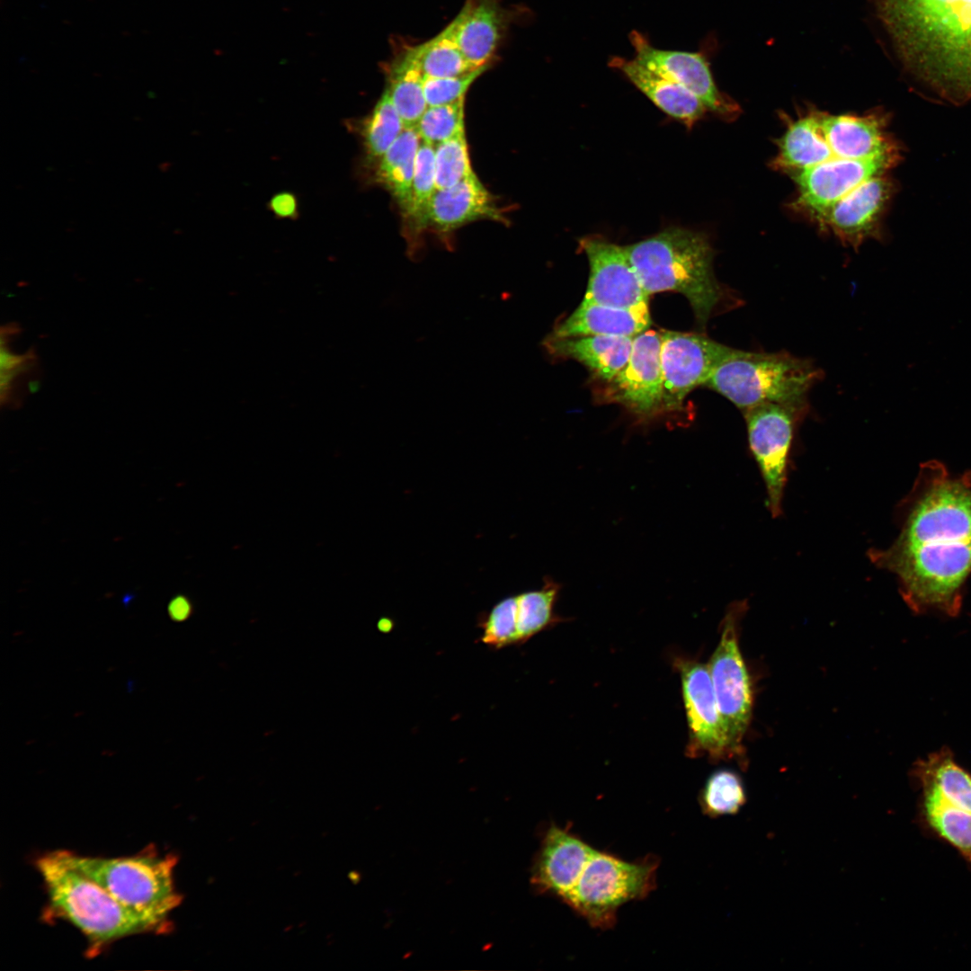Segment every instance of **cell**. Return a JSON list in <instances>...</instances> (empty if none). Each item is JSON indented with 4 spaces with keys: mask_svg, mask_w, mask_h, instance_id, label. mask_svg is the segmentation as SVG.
Listing matches in <instances>:
<instances>
[{
    "mask_svg": "<svg viewBox=\"0 0 971 971\" xmlns=\"http://www.w3.org/2000/svg\"><path fill=\"white\" fill-rule=\"evenodd\" d=\"M269 207L275 216L280 218H292L298 215V202L294 194L281 192L275 194L269 202Z\"/></svg>",
    "mask_w": 971,
    "mask_h": 971,
    "instance_id": "8d00e7d4",
    "label": "cell"
},
{
    "mask_svg": "<svg viewBox=\"0 0 971 971\" xmlns=\"http://www.w3.org/2000/svg\"><path fill=\"white\" fill-rule=\"evenodd\" d=\"M915 776L934 785L949 803L971 812V775L948 749L930 754L915 766Z\"/></svg>",
    "mask_w": 971,
    "mask_h": 971,
    "instance_id": "f546056e",
    "label": "cell"
},
{
    "mask_svg": "<svg viewBox=\"0 0 971 971\" xmlns=\"http://www.w3.org/2000/svg\"><path fill=\"white\" fill-rule=\"evenodd\" d=\"M423 81V75L407 50L389 67L386 89L405 128L415 127L428 107Z\"/></svg>",
    "mask_w": 971,
    "mask_h": 971,
    "instance_id": "83f0119b",
    "label": "cell"
},
{
    "mask_svg": "<svg viewBox=\"0 0 971 971\" xmlns=\"http://www.w3.org/2000/svg\"><path fill=\"white\" fill-rule=\"evenodd\" d=\"M608 65L619 71L656 107L691 128L707 111L692 93L673 79L657 73L636 58L612 56Z\"/></svg>",
    "mask_w": 971,
    "mask_h": 971,
    "instance_id": "7402d4cb",
    "label": "cell"
},
{
    "mask_svg": "<svg viewBox=\"0 0 971 971\" xmlns=\"http://www.w3.org/2000/svg\"><path fill=\"white\" fill-rule=\"evenodd\" d=\"M903 158V149L868 159L832 158L795 173L798 204L820 218L836 201L866 181L887 174Z\"/></svg>",
    "mask_w": 971,
    "mask_h": 971,
    "instance_id": "4fadbf2b",
    "label": "cell"
},
{
    "mask_svg": "<svg viewBox=\"0 0 971 971\" xmlns=\"http://www.w3.org/2000/svg\"><path fill=\"white\" fill-rule=\"evenodd\" d=\"M167 612L172 620L182 622L191 616L192 606L186 596L179 594L173 597L169 601Z\"/></svg>",
    "mask_w": 971,
    "mask_h": 971,
    "instance_id": "74e56055",
    "label": "cell"
},
{
    "mask_svg": "<svg viewBox=\"0 0 971 971\" xmlns=\"http://www.w3.org/2000/svg\"><path fill=\"white\" fill-rule=\"evenodd\" d=\"M677 664L690 731L689 755H705L712 761L735 759L708 664L685 659Z\"/></svg>",
    "mask_w": 971,
    "mask_h": 971,
    "instance_id": "5bb4252c",
    "label": "cell"
},
{
    "mask_svg": "<svg viewBox=\"0 0 971 971\" xmlns=\"http://www.w3.org/2000/svg\"><path fill=\"white\" fill-rule=\"evenodd\" d=\"M920 783L928 824L971 864V812L949 803L931 783L925 780Z\"/></svg>",
    "mask_w": 971,
    "mask_h": 971,
    "instance_id": "4316f807",
    "label": "cell"
},
{
    "mask_svg": "<svg viewBox=\"0 0 971 971\" xmlns=\"http://www.w3.org/2000/svg\"><path fill=\"white\" fill-rule=\"evenodd\" d=\"M436 189H447L475 174L465 131L434 147Z\"/></svg>",
    "mask_w": 971,
    "mask_h": 971,
    "instance_id": "836d02e7",
    "label": "cell"
},
{
    "mask_svg": "<svg viewBox=\"0 0 971 971\" xmlns=\"http://www.w3.org/2000/svg\"><path fill=\"white\" fill-rule=\"evenodd\" d=\"M662 338V332L648 329L634 337L627 364L605 382L604 402L619 404L643 421L663 412Z\"/></svg>",
    "mask_w": 971,
    "mask_h": 971,
    "instance_id": "7c38bea8",
    "label": "cell"
},
{
    "mask_svg": "<svg viewBox=\"0 0 971 971\" xmlns=\"http://www.w3.org/2000/svg\"><path fill=\"white\" fill-rule=\"evenodd\" d=\"M628 39L637 61L685 87L700 100L707 111L726 119L738 113L737 104L718 90L705 51L658 49L636 30L630 31Z\"/></svg>",
    "mask_w": 971,
    "mask_h": 971,
    "instance_id": "9a60e30c",
    "label": "cell"
},
{
    "mask_svg": "<svg viewBox=\"0 0 971 971\" xmlns=\"http://www.w3.org/2000/svg\"><path fill=\"white\" fill-rule=\"evenodd\" d=\"M650 324L647 302L624 308L582 301L548 335L556 338L587 335L635 337L647 330Z\"/></svg>",
    "mask_w": 971,
    "mask_h": 971,
    "instance_id": "603a6c76",
    "label": "cell"
},
{
    "mask_svg": "<svg viewBox=\"0 0 971 971\" xmlns=\"http://www.w3.org/2000/svg\"><path fill=\"white\" fill-rule=\"evenodd\" d=\"M593 850L568 827L552 824L545 833L533 861L530 877L533 888L563 900L576 883Z\"/></svg>",
    "mask_w": 971,
    "mask_h": 971,
    "instance_id": "ac0fdd59",
    "label": "cell"
},
{
    "mask_svg": "<svg viewBox=\"0 0 971 971\" xmlns=\"http://www.w3.org/2000/svg\"><path fill=\"white\" fill-rule=\"evenodd\" d=\"M435 148L421 142L415 160L414 173L410 195L403 218L407 228L410 249L416 247V239L428 227V210L436 192L435 183Z\"/></svg>",
    "mask_w": 971,
    "mask_h": 971,
    "instance_id": "f1b7e54d",
    "label": "cell"
},
{
    "mask_svg": "<svg viewBox=\"0 0 971 971\" xmlns=\"http://www.w3.org/2000/svg\"><path fill=\"white\" fill-rule=\"evenodd\" d=\"M405 129V123L385 89L360 128L367 161L376 164Z\"/></svg>",
    "mask_w": 971,
    "mask_h": 971,
    "instance_id": "1f68e13d",
    "label": "cell"
},
{
    "mask_svg": "<svg viewBox=\"0 0 971 971\" xmlns=\"http://www.w3.org/2000/svg\"><path fill=\"white\" fill-rule=\"evenodd\" d=\"M662 337L663 412L680 411L688 394L704 386L735 349L700 334L665 331Z\"/></svg>",
    "mask_w": 971,
    "mask_h": 971,
    "instance_id": "30bf717a",
    "label": "cell"
},
{
    "mask_svg": "<svg viewBox=\"0 0 971 971\" xmlns=\"http://www.w3.org/2000/svg\"><path fill=\"white\" fill-rule=\"evenodd\" d=\"M507 16L498 0H468L450 23L471 66L477 68L489 65L506 29Z\"/></svg>",
    "mask_w": 971,
    "mask_h": 971,
    "instance_id": "44dd1931",
    "label": "cell"
},
{
    "mask_svg": "<svg viewBox=\"0 0 971 971\" xmlns=\"http://www.w3.org/2000/svg\"><path fill=\"white\" fill-rule=\"evenodd\" d=\"M465 99L459 102L428 106L415 129L421 140L433 147L465 131Z\"/></svg>",
    "mask_w": 971,
    "mask_h": 971,
    "instance_id": "e575fe53",
    "label": "cell"
},
{
    "mask_svg": "<svg viewBox=\"0 0 971 971\" xmlns=\"http://www.w3.org/2000/svg\"><path fill=\"white\" fill-rule=\"evenodd\" d=\"M900 521L896 539L870 549V560L897 577L913 611L957 615L971 574V472L953 475L939 461L923 463L901 503Z\"/></svg>",
    "mask_w": 971,
    "mask_h": 971,
    "instance_id": "6da1fadb",
    "label": "cell"
},
{
    "mask_svg": "<svg viewBox=\"0 0 971 971\" xmlns=\"http://www.w3.org/2000/svg\"><path fill=\"white\" fill-rule=\"evenodd\" d=\"M36 867L45 885L49 913L78 929L93 950L124 937L168 928L167 923L118 902L72 866L62 850L44 854L37 860Z\"/></svg>",
    "mask_w": 971,
    "mask_h": 971,
    "instance_id": "277c9868",
    "label": "cell"
},
{
    "mask_svg": "<svg viewBox=\"0 0 971 971\" xmlns=\"http://www.w3.org/2000/svg\"><path fill=\"white\" fill-rule=\"evenodd\" d=\"M658 860L625 861L593 850L576 883L562 900L593 928H611L619 906L646 897L655 887Z\"/></svg>",
    "mask_w": 971,
    "mask_h": 971,
    "instance_id": "52a82bcc",
    "label": "cell"
},
{
    "mask_svg": "<svg viewBox=\"0 0 971 971\" xmlns=\"http://www.w3.org/2000/svg\"><path fill=\"white\" fill-rule=\"evenodd\" d=\"M421 142L415 127L405 128L376 163L374 180L387 189L402 212L408 202Z\"/></svg>",
    "mask_w": 971,
    "mask_h": 971,
    "instance_id": "484cf974",
    "label": "cell"
},
{
    "mask_svg": "<svg viewBox=\"0 0 971 971\" xmlns=\"http://www.w3.org/2000/svg\"><path fill=\"white\" fill-rule=\"evenodd\" d=\"M634 337L587 335L556 338L548 335L542 343L555 358L575 360L604 382L610 381L627 364Z\"/></svg>",
    "mask_w": 971,
    "mask_h": 971,
    "instance_id": "cb8c5ba5",
    "label": "cell"
},
{
    "mask_svg": "<svg viewBox=\"0 0 971 971\" xmlns=\"http://www.w3.org/2000/svg\"><path fill=\"white\" fill-rule=\"evenodd\" d=\"M407 52L424 77L456 76L476 69L461 52L450 24Z\"/></svg>",
    "mask_w": 971,
    "mask_h": 971,
    "instance_id": "4dcf8cb0",
    "label": "cell"
},
{
    "mask_svg": "<svg viewBox=\"0 0 971 971\" xmlns=\"http://www.w3.org/2000/svg\"><path fill=\"white\" fill-rule=\"evenodd\" d=\"M745 601L731 604L721 623L719 642L708 664L714 691L735 758L743 761L744 736L753 713V688L739 646Z\"/></svg>",
    "mask_w": 971,
    "mask_h": 971,
    "instance_id": "ba28073f",
    "label": "cell"
},
{
    "mask_svg": "<svg viewBox=\"0 0 971 971\" xmlns=\"http://www.w3.org/2000/svg\"><path fill=\"white\" fill-rule=\"evenodd\" d=\"M820 113L811 110L792 120L778 140L774 165L797 173L834 158L824 136Z\"/></svg>",
    "mask_w": 971,
    "mask_h": 971,
    "instance_id": "d4e9b609",
    "label": "cell"
},
{
    "mask_svg": "<svg viewBox=\"0 0 971 971\" xmlns=\"http://www.w3.org/2000/svg\"><path fill=\"white\" fill-rule=\"evenodd\" d=\"M23 361V356L16 355L11 352L10 351H8L7 348H5L4 344L2 343L0 356L1 371H10L15 370L22 365Z\"/></svg>",
    "mask_w": 971,
    "mask_h": 971,
    "instance_id": "f35d334b",
    "label": "cell"
},
{
    "mask_svg": "<svg viewBox=\"0 0 971 971\" xmlns=\"http://www.w3.org/2000/svg\"><path fill=\"white\" fill-rule=\"evenodd\" d=\"M483 219L507 222L494 197L476 174L452 187L436 190L428 210V227L442 234Z\"/></svg>",
    "mask_w": 971,
    "mask_h": 971,
    "instance_id": "ffe728a7",
    "label": "cell"
},
{
    "mask_svg": "<svg viewBox=\"0 0 971 971\" xmlns=\"http://www.w3.org/2000/svg\"><path fill=\"white\" fill-rule=\"evenodd\" d=\"M743 414L749 449L765 484L768 509L777 518L782 513L795 425L801 414L779 404L759 405Z\"/></svg>",
    "mask_w": 971,
    "mask_h": 971,
    "instance_id": "9c48e42d",
    "label": "cell"
},
{
    "mask_svg": "<svg viewBox=\"0 0 971 971\" xmlns=\"http://www.w3.org/2000/svg\"><path fill=\"white\" fill-rule=\"evenodd\" d=\"M745 803L744 782L736 772L729 770L712 773L699 795L700 807L710 817L736 814Z\"/></svg>",
    "mask_w": 971,
    "mask_h": 971,
    "instance_id": "d6a6232c",
    "label": "cell"
},
{
    "mask_svg": "<svg viewBox=\"0 0 971 971\" xmlns=\"http://www.w3.org/2000/svg\"><path fill=\"white\" fill-rule=\"evenodd\" d=\"M579 245L590 266L583 301L624 308L648 301L624 246L597 236L583 237Z\"/></svg>",
    "mask_w": 971,
    "mask_h": 971,
    "instance_id": "2e32d148",
    "label": "cell"
},
{
    "mask_svg": "<svg viewBox=\"0 0 971 971\" xmlns=\"http://www.w3.org/2000/svg\"><path fill=\"white\" fill-rule=\"evenodd\" d=\"M820 123L834 158L868 159L902 148L886 130L885 113L852 116L821 112Z\"/></svg>",
    "mask_w": 971,
    "mask_h": 971,
    "instance_id": "d6986e66",
    "label": "cell"
},
{
    "mask_svg": "<svg viewBox=\"0 0 971 971\" xmlns=\"http://www.w3.org/2000/svg\"><path fill=\"white\" fill-rule=\"evenodd\" d=\"M487 68L488 65L456 76L424 77L423 87L427 105H443L465 99L471 85Z\"/></svg>",
    "mask_w": 971,
    "mask_h": 971,
    "instance_id": "d590c367",
    "label": "cell"
},
{
    "mask_svg": "<svg viewBox=\"0 0 971 971\" xmlns=\"http://www.w3.org/2000/svg\"><path fill=\"white\" fill-rule=\"evenodd\" d=\"M821 375L811 361L788 352L735 349L704 386L724 396L742 412L762 404H779L802 414L806 395Z\"/></svg>",
    "mask_w": 971,
    "mask_h": 971,
    "instance_id": "5b68a950",
    "label": "cell"
},
{
    "mask_svg": "<svg viewBox=\"0 0 971 971\" xmlns=\"http://www.w3.org/2000/svg\"><path fill=\"white\" fill-rule=\"evenodd\" d=\"M40 388V382L39 380H31L28 383V389L31 394L37 393Z\"/></svg>",
    "mask_w": 971,
    "mask_h": 971,
    "instance_id": "ab89813d",
    "label": "cell"
},
{
    "mask_svg": "<svg viewBox=\"0 0 971 971\" xmlns=\"http://www.w3.org/2000/svg\"><path fill=\"white\" fill-rule=\"evenodd\" d=\"M896 184L889 174L873 177L832 205L819 218L844 243L860 245L877 236Z\"/></svg>",
    "mask_w": 971,
    "mask_h": 971,
    "instance_id": "e0dca14e",
    "label": "cell"
},
{
    "mask_svg": "<svg viewBox=\"0 0 971 971\" xmlns=\"http://www.w3.org/2000/svg\"><path fill=\"white\" fill-rule=\"evenodd\" d=\"M560 588L558 583L545 577L540 589L500 600L477 618L478 641L495 650L524 644L558 620L554 607Z\"/></svg>",
    "mask_w": 971,
    "mask_h": 971,
    "instance_id": "8fae6325",
    "label": "cell"
},
{
    "mask_svg": "<svg viewBox=\"0 0 971 971\" xmlns=\"http://www.w3.org/2000/svg\"><path fill=\"white\" fill-rule=\"evenodd\" d=\"M68 862L126 907L157 922L181 903L174 881L176 858L152 850L120 858L82 856L64 851Z\"/></svg>",
    "mask_w": 971,
    "mask_h": 971,
    "instance_id": "8992f818",
    "label": "cell"
},
{
    "mask_svg": "<svg viewBox=\"0 0 971 971\" xmlns=\"http://www.w3.org/2000/svg\"><path fill=\"white\" fill-rule=\"evenodd\" d=\"M906 69L954 103L971 99V0H877Z\"/></svg>",
    "mask_w": 971,
    "mask_h": 971,
    "instance_id": "7a4b0ae2",
    "label": "cell"
},
{
    "mask_svg": "<svg viewBox=\"0 0 971 971\" xmlns=\"http://www.w3.org/2000/svg\"><path fill=\"white\" fill-rule=\"evenodd\" d=\"M624 248L646 293L682 294L702 326L726 297L713 272L712 248L698 232L669 228Z\"/></svg>",
    "mask_w": 971,
    "mask_h": 971,
    "instance_id": "3957f363",
    "label": "cell"
}]
</instances>
